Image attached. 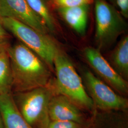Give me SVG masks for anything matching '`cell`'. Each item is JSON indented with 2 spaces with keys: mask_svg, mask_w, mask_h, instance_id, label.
Here are the masks:
<instances>
[{
  "mask_svg": "<svg viewBox=\"0 0 128 128\" xmlns=\"http://www.w3.org/2000/svg\"><path fill=\"white\" fill-rule=\"evenodd\" d=\"M0 128H5L4 122L2 118V116L0 110Z\"/></svg>",
  "mask_w": 128,
  "mask_h": 128,
  "instance_id": "20",
  "label": "cell"
},
{
  "mask_svg": "<svg viewBox=\"0 0 128 128\" xmlns=\"http://www.w3.org/2000/svg\"><path fill=\"white\" fill-rule=\"evenodd\" d=\"M84 78L94 105L102 110H126L128 100L115 92L110 86L91 71L84 72Z\"/></svg>",
  "mask_w": 128,
  "mask_h": 128,
  "instance_id": "6",
  "label": "cell"
},
{
  "mask_svg": "<svg viewBox=\"0 0 128 128\" xmlns=\"http://www.w3.org/2000/svg\"><path fill=\"white\" fill-rule=\"evenodd\" d=\"M12 74L7 49L0 54V96L12 93Z\"/></svg>",
  "mask_w": 128,
  "mask_h": 128,
  "instance_id": "14",
  "label": "cell"
},
{
  "mask_svg": "<svg viewBox=\"0 0 128 128\" xmlns=\"http://www.w3.org/2000/svg\"><path fill=\"white\" fill-rule=\"evenodd\" d=\"M47 128H84L82 124L72 121H51Z\"/></svg>",
  "mask_w": 128,
  "mask_h": 128,
  "instance_id": "16",
  "label": "cell"
},
{
  "mask_svg": "<svg viewBox=\"0 0 128 128\" xmlns=\"http://www.w3.org/2000/svg\"><path fill=\"white\" fill-rule=\"evenodd\" d=\"M7 52L12 74V93L45 86L50 82V69L22 43L8 46Z\"/></svg>",
  "mask_w": 128,
  "mask_h": 128,
  "instance_id": "1",
  "label": "cell"
},
{
  "mask_svg": "<svg viewBox=\"0 0 128 128\" xmlns=\"http://www.w3.org/2000/svg\"><path fill=\"white\" fill-rule=\"evenodd\" d=\"M48 113L51 121H72L82 124L83 118L78 107L66 96L55 94L50 100Z\"/></svg>",
  "mask_w": 128,
  "mask_h": 128,
  "instance_id": "9",
  "label": "cell"
},
{
  "mask_svg": "<svg viewBox=\"0 0 128 128\" xmlns=\"http://www.w3.org/2000/svg\"><path fill=\"white\" fill-rule=\"evenodd\" d=\"M112 60L116 71L124 79L128 78V36L120 41L112 56Z\"/></svg>",
  "mask_w": 128,
  "mask_h": 128,
  "instance_id": "12",
  "label": "cell"
},
{
  "mask_svg": "<svg viewBox=\"0 0 128 128\" xmlns=\"http://www.w3.org/2000/svg\"><path fill=\"white\" fill-rule=\"evenodd\" d=\"M1 20L6 30L35 53L51 70H54V60L60 50L50 37L16 19L1 17Z\"/></svg>",
  "mask_w": 128,
  "mask_h": 128,
  "instance_id": "4",
  "label": "cell"
},
{
  "mask_svg": "<svg viewBox=\"0 0 128 128\" xmlns=\"http://www.w3.org/2000/svg\"><path fill=\"white\" fill-rule=\"evenodd\" d=\"M26 0L33 12L43 22L48 31L54 32L56 23L46 0Z\"/></svg>",
  "mask_w": 128,
  "mask_h": 128,
  "instance_id": "13",
  "label": "cell"
},
{
  "mask_svg": "<svg viewBox=\"0 0 128 128\" xmlns=\"http://www.w3.org/2000/svg\"><path fill=\"white\" fill-rule=\"evenodd\" d=\"M58 8H67L78 6L88 5L94 2V0H52Z\"/></svg>",
  "mask_w": 128,
  "mask_h": 128,
  "instance_id": "15",
  "label": "cell"
},
{
  "mask_svg": "<svg viewBox=\"0 0 128 128\" xmlns=\"http://www.w3.org/2000/svg\"><path fill=\"white\" fill-rule=\"evenodd\" d=\"M65 22L78 33L85 34L87 28L89 5H83L67 8H58Z\"/></svg>",
  "mask_w": 128,
  "mask_h": 128,
  "instance_id": "11",
  "label": "cell"
},
{
  "mask_svg": "<svg viewBox=\"0 0 128 128\" xmlns=\"http://www.w3.org/2000/svg\"><path fill=\"white\" fill-rule=\"evenodd\" d=\"M54 68L56 76L52 83L56 94L66 96L78 107L92 110L94 105L81 78L71 61L60 50L55 56Z\"/></svg>",
  "mask_w": 128,
  "mask_h": 128,
  "instance_id": "2",
  "label": "cell"
},
{
  "mask_svg": "<svg viewBox=\"0 0 128 128\" xmlns=\"http://www.w3.org/2000/svg\"><path fill=\"white\" fill-rule=\"evenodd\" d=\"M55 94H56L51 80L45 86L12 93L18 110L32 128H47L51 122L49 103Z\"/></svg>",
  "mask_w": 128,
  "mask_h": 128,
  "instance_id": "3",
  "label": "cell"
},
{
  "mask_svg": "<svg viewBox=\"0 0 128 128\" xmlns=\"http://www.w3.org/2000/svg\"><path fill=\"white\" fill-rule=\"evenodd\" d=\"M86 59L96 73L110 86L122 94L128 92V82L102 56L99 50L87 47L84 50Z\"/></svg>",
  "mask_w": 128,
  "mask_h": 128,
  "instance_id": "7",
  "label": "cell"
},
{
  "mask_svg": "<svg viewBox=\"0 0 128 128\" xmlns=\"http://www.w3.org/2000/svg\"><path fill=\"white\" fill-rule=\"evenodd\" d=\"M0 110L5 128H32L18 110L12 93L0 96Z\"/></svg>",
  "mask_w": 128,
  "mask_h": 128,
  "instance_id": "10",
  "label": "cell"
},
{
  "mask_svg": "<svg viewBox=\"0 0 128 128\" xmlns=\"http://www.w3.org/2000/svg\"><path fill=\"white\" fill-rule=\"evenodd\" d=\"M116 2L122 15L128 18V0H116Z\"/></svg>",
  "mask_w": 128,
  "mask_h": 128,
  "instance_id": "17",
  "label": "cell"
},
{
  "mask_svg": "<svg viewBox=\"0 0 128 128\" xmlns=\"http://www.w3.org/2000/svg\"><path fill=\"white\" fill-rule=\"evenodd\" d=\"M0 17L16 19L44 34L48 32L43 22L33 12L26 0H0Z\"/></svg>",
  "mask_w": 128,
  "mask_h": 128,
  "instance_id": "8",
  "label": "cell"
},
{
  "mask_svg": "<svg viewBox=\"0 0 128 128\" xmlns=\"http://www.w3.org/2000/svg\"><path fill=\"white\" fill-rule=\"evenodd\" d=\"M96 40L99 48L110 45L123 32L125 23L119 12L104 0H96Z\"/></svg>",
  "mask_w": 128,
  "mask_h": 128,
  "instance_id": "5",
  "label": "cell"
},
{
  "mask_svg": "<svg viewBox=\"0 0 128 128\" xmlns=\"http://www.w3.org/2000/svg\"><path fill=\"white\" fill-rule=\"evenodd\" d=\"M9 35L8 32L4 26L2 22L1 17H0V40L6 41Z\"/></svg>",
  "mask_w": 128,
  "mask_h": 128,
  "instance_id": "18",
  "label": "cell"
},
{
  "mask_svg": "<svg viewBox=\"0 0 128 128\" xmlns=\"http://www.w3.org/2000/svg\"></svg>",
  "mask_w": 128,
  "mask_h": 128,
  "instance_id": "21",
  "label": "cell"
},
{
  "mask_svg": "<svg viewBox=\"0 0 128 128\" xmlns=\"http://www.w3.org/2000/svg\"><path fill=\"white\" fill-rule=\"evenodd\" d=\"M8 48V46L6 41L0 40V54L4 51L7 50Z\"/></svg>",
  "mask_w": 128,
  "mask_h": 128,
  "instance_id": "19",
  "label": "cell"
}]
</instances>
